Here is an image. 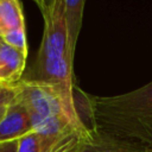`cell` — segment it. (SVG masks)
<instances>
[{
    "label": "cell",
    "instance_id": "1",
    "mask_svg": "<svg viewBox=\"0 0 152 152\" xmlns=\"http://www.w3.org/2000/svg\"><path fill=\"white\" fill-rule=\"evenodd\" d=\"M96 128L152 147V82L126 94L93 96Z\"/></svg>",
    "mask_w": 152,
    "mask_h": 152
},
{
    "label": "cell",
    "instance_id": "2",
    "mask_svg": "<svg viewBox=\"0 0 152 152\" xmlns=\"http://www.w3.org/2000/svg\"><path fill=\"white\" fill-rule=\"evenodd\" d=\"M15 87L18 97L24 102L31 115L42 118L65 116L83 137L89 139L90 134L78 120L75 103L68 101L56 87L27 80L19 81Z\"/></svg>",
    "mask_w": 152,
    "mask_h": 152
},
{
    "label": "cell",
    "instance_id": "3",
    "mask_svg": "<svg viewBox=\"0 0 152 152\" xmlns=\"http://www.w3.org/2000/svg\"><path fill=\"white\" fill-rule=\"evenodd\" d=\"M36 5L44 19V32L36 59L64 57L74 63L75 52L69 44L64 0H37Z\"/></svg>",
    "mask_w": 152,
    "mask_h": 152
},
{
    "label": "cell",
    "instance_id": "4",
    "mask_svg": "<svg viewBox=\"0 0 152 152\" xmlns=\"http://www.w3.org/2000/svg\"><path fill=\"white\" fill-rule=\"evenodd\" d=\"M31 132H33V126L30 112L17 95L7 106L0 121V144L19 140Z\"/></svg>",
    "mask_w": 152,
    "mask_h": 152
},
{
    "label": "cell",
    "instance_id": "5",
    "mask_svg": "<svg viewBox=\"0 0 152 152\" xmlns=\"http://www.w3.org/2000/svg\"><path fill=\"white\" fill-rule=\"evenodd\" d=\"M26 55L6 43L0 44V84L14 86L23 78Z\"/></svg>",
    "mask_w": 152,
    "mask_h": 152
},
{
    "label": "cell",
    "instance_id": "6",
    "mask_svg": "<svg viewBox=\"0 0 152 152\" xmlns=\"http://www.w3.org/2000/svg\"><path fill=\"white\" fill-rule=\"evenodd\" d=\"M25 27L21 4L18 0H0V37Z\"/></svg>",
    "mask_w": 152,
    "mask_h": 152
},
{
    "label": "cell",
    "instance_id": "7",
    "mask_svg": "<svg viewBox=\"0 0 152 152\" xmlns=\"http://www.w3.org/2000/svg\"><path fill=\"white\" fill-rule=\"evenodd\" d=\"M84 5H86L84 0H64L68 38H69V44H70V49L72 52H75L76 43H77L80 31L82 27Z\"/></svg>",
    "mask_w": 152,
    "mask_h": 152
},
{
    "label": "cell",
    "instance_id": "8",
    "mask_svg": "<svg viewBox=\"0 0 152 152\" xmlns=\"http://www.w3.org/2000/svg\"><path fill=\"white\" fill-rule=\"evenodd\" d=\"M2 42L27 56V39L25 27L12 31L2 37Z\"/></svg>",
    "mask_w": 152,
    "mask_h": 152
},
{
    "label": "cell",
    "instance_id": "9",
    "mask_svg": "<svg viewBox=\"0 0 152 152\" xmlns=\"http://www.w3.org/2000/svg\"><path fill=\"white\" fill-rule=\"evenodd\" d=\"M17 96V87L0 84V107L8 106Z\"/></svg>",
    "mask_w": 152,
    "mask_h": 152
},
{
    "label": "cell",
    "instance_id": "10",
    "mask_svg": "<svg viewBox=\"0 0 152 152\" xmlns=\"http://www.w3.org/2000/svg\"><path fill=\"white\" fill-rule=\"evenodd\" d=\"M0 152H18V140L1 142L0 144Z\"/></svg>",
    "mask_w": 152,
    "mask_h": 152
},
{
    "label": "cell",
    "instance_id": "11",
    "mask_svg": "<svg viewBox=\"0 0 152 152\" xmlns=\"http://www.w3.org/2000/svg\"><path fill=\"white\" fill-rule=\"evenodd\" d=\"M6 108H7V106L0 107V121H1V119L4 118V115H5V113H6Z\"/></svg>",
    "mask_w": 152,
    "mask_h": 152
},
{
    "label": "cell",
    "instance_id": "12",
    "mask_svg": "<svg viewBox=\"0 0 152 152\" xmlns=\"http://www.w3.org/2000/svg\"><path fill=\"white\" fill-rule=\"evenodd\" d=\"M1 42H2V38H1V37H0V44H1Z\"/></svg>",
    "mask_w": 152,
    "mask_h": 152
}]
</instances>
